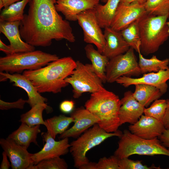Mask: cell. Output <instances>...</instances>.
Segmentation results:
<instances>
[{"label": "cell", "instance_id": "obj_1", "mask_svg": "<svg viewBox=\"0 0 169 169\" xmlns=\"http://www.w3.org/2000/svg\"><path fill=\"white\" fill-rule=\"evenodd\" d=\"M56 0H30L28 13L21 21L19 31L26 43L34 46H50L53 40L75 41L69 23L55 7Z\"/></svg>", "mask_w": 169, "mask_h": 169}, {"label": "cell", "instance_id": "obj_2", "mask_svg": "<svg viewBox=\"0 0 169 169\" xmlns=\"http://www.w3.org/2000/svg\"><path fill=\"white\" fill-rule=\"evenodd\" d=\"M76 62L71 57H64L34 70H27L23 74L28 79L39 93L61 92L69 84L65 80L72 73Z\"/></svg>", "mask_w": 169, "mask_h": 169}, {"label": "cell", "instance_id": "obj_3", "mask_svg": "<svg viewBox=\"0 0 169 169\" xmlns=\"http://www.w3.org/2000/svg\"><path fill=\"white\" fill-rule=\"evenodd\" d=\"M118 96L105 89L91 94L85 108L99 119L98 125L107 132L117 131L120 125Z\"/></svg>", "mask_w": 169, "mask_h": 169}, {"label": "cell", "instance_id": "obj_4", "mask_svg": "<svg viewBox=\"0 0 169 169\" xmlns=\"http://www.w3.org/2000/svg\"><path fill=\"white\" fill-rule=\"evenodd\" d=\"M169 15L155 16L146 13L139 19L141 52L144 55L154 53L169 37L167 24Z\"/></svg>", "mask_w": 169, "mask_h": 169}, {"label": "cell", "instance_id": "obj_5", "mask_svg": "<svg viewBox=\"0 0 169 169\" xmlns=\"http://www.w3.org/2000/svg\"><path fill=\"white\" fill-rule=\"evenodd\" d=\"M120 138L118 148L114 154L120 159L134 154L163 155L169 156V150L161 144L157 137L146 139L125 130Z\"/></svg>", "mask_w": 169, "mask_h": 169}, {"label": "cell", "instance_id": "obj_6", "mask_svg": "<svg viewBox=\"0 0 169 169\" xmlns=\"http://www.w3.org/2000/svg\"><path fill=\"white\" fill-rule=\"evenodd\" d=\"M59 58L55 54L40 50L14 53L0 57V71L13 74L36 70Z\"/></svg>", "mask_w": 169, "mask_h": 169}, {"label": "cell", "instance_id": "obj_7", "mask_svg": "<svg viewBox=\"0 0 169 169\" xmlns=\"http://www.w3.org/2000/svg\"><path fill=\"white\" fill-rule=\"evenodd\" d=\"M122 134L118 130L114 132H107L98 124H95L70 143L69 151L73 159L74 166L79 169L89 162L86 155L91 149L109 138L115 136L120 137Z\"/></svg>", "mask_w": 169, "mask_h": 169}, {"label": "cell", "instance_id": "obj_8", "mask_svg": "<svg viewBox=\"0 0 169 169\" xmlns=\"http://www.w3.org/2000/svg\"><path fill=\"white\" fill-rule=\"evenodd\" d=\"M76 62L75 68L65 79L66 83L71 85L74 98H79L85 93H92L105 89L91 64H84L79 61Z\"/></svg>", "mask_w": 169, "mask_h": 169}, {"label": "cell", "instance_id": "obj_9", "mask_svg": "<svg viewBox=\"0 0 169 169\" xmlns=\"http://www.w3.org/2000/svg\"><path fill=\"white\" fill-rule=\"evenodd\" d=\"M141 74L134 49L130 47L125 53L110 59L106 68V82L112 83L122 76H138Z\"/></svg>", "mask_w": 169, "mask_h": 169}, {"label": "cell", "instance_id": "obj_10", "mask_svg": "<svg viewBox=\"0 0 169 169\" xmlns=\"http://www.w3.org/2000/svg\"><path fill=\"white\" fill-rule=\"evenodd\" d=\"M77 21L83 29L84 42L95 45L97 50L102 54L106 40L96 19L94 8L79 13L77 16Z\"/></svg>", "mask_w": 169, "mask_h": 169}, {"label": "cell", "instance_id": "obj_11", "mask_svg": "<svg viewBox=\"0 0 169 169\" xmlns=\"http://www.w3.org/2000/svg\"><path fill=\"white\" fill-rule=\"evenodd\" d=\"M0 145L6 154L12 169H31L34 165L31 158L32 154L27 149L7 138L0 139Z\"/></svg>", "mask_w": 169, "mask_h": 169}, {"label": "cell", "instance_id": "obj_12", "mask_svg": "<svg viewBox=\"0 0 169 169\" xmlns=\"http://www.w3.org/2000/svg\"><path fill=\"white\" fill-rule=\"evenodd\" d=\"M146 13L144 5L137 2L120 3L110 27L120 31Z\"/></svg>", "mask_w": 169, "mask_h": 169}, {"label": "cell", "instance_id": "obj_13", "mask_svg": "<svg viewBox=\"0 0 169 169\" xmlns=\"http://www.w3.org/2000/svg\"><path fill=\"white\" fill-rule=\"evenodd\" d=\"M41 135L45 143L40 151L32 154L31 158L34 165L44 160L64 155L69 151V138L57 141L47 131L42 132Z\"/></svg>", "mask_w": 169, "mask_h": 169}, {"label": "cell", "instance_id": "obj_14", "mask_svg": "<svg viewBox=\"0 0 169 169\" xmlns=\"http://www.w3.org/2000/svg\"><path fill=\"white\" fill-rule=\"evenodd\" d=\"M169 80V68L161 70L157 72L144 74L140 78H133L123 76L117 79L115 82L125 87L132 85L144 84L153 86L158 88L162 94L167 91L168 85L166 81Z\"/></svg>", "mask_w": 169, "mask_h": 169}, {"label": "cell", "instance_id": "obj_15", "mask_svg": "<svg viewBox=\"0 0 169 169\" xmlns=\"http://www.w3.org/2000/svg\"><path fill=\"white\" fill-rule=\"evenodd\" d=\"M70 116L74 119V125L60 135V139L70 137L77 138L89 128L97 124L99 121L97 117L83 107L74 110Z\"/></svg>", "mask_w": 169, "mask_h": 169}, {"label": "cell", "instance_id": "obj_16", "mask_svg": "<svg viewBox=\"0 0 169 169\" xmlns=\"http://www.w3.org/2000/svg\"><path fill=\"white\" fill-rule=\"evenodd\" d=\"M165 129L161 120L145 115H142L136 123L129 126L133 134L149 140L159 137Z\"/></svg>", "mask_w": 169, "mask_h": 169}, {"label": "cell", "instance_id": "obj_17", "mask_svg": "<svg viewBox=\"0 0 169 169\" xmlns=\"http://www.w3.org/2000/svg\"><path fill=\"white\" fill-rule=\"evenodd\" d=\"M0 81L9 79L10 82L14 83V86L21 88L26 91L28 97V103L31 107L38 104L47 105L45 102L47 99L40 94L30 80L23 74L0 72Z\"/></svg>", "mask_w": 169, "mask_h": 169}, {"label": "cell", "instance_id": "obj_18", "mask_svg": "<svg viewBox=\"0 0 169 169\" xmlns=\"http://www.w3.org/2000/svg\"><path fill=\"white\" fill-rule=\"evenodd\" d=\"M120 102L119 115L120 125L126 123L132 124L136 123L144 113L145 107L134 98L131 91L124 93Z\"/></svg>", "mask_w": 169, "mask_h": 169}, {"label": "cell", "instance_id": "obj_19", "mask_svg": "<svg viewBox=\"0 0 169 169\" xmlns=\"http://www.w3.org/2000/svg\"><path fill=\"white\" fill-rule=\"evenodd\" d=\"M20 21L7 22L0 21V32L9 40L13 53L35 50V47L23 41L19 31Z\"/></svg>", "mask_w": 169, "mask_h": 169}, {"label": "cell", "instance_id": "obj_20", "mask_svg": "<svg viewBox=\"0 0 169 169\" xmlns=\"http://www.w3.org/2000/svg\"><path fill=\"white\" fill-rule=\"evenodd\" d=\"M99 2L100 0H56L55 6L57 11L61 13L66 20L75 21L79 13L94 8Z\"/></svg>", "mask_w": 169, "mask_h": 169}, {"label": "cell", "instance_id": "obj_21", "mask_svg": "<svg viewBox=\"0 0 169 169\" xmlns=\"http://www.w3.org/2000/svg\"><path fill=\"white\" fill-rule=\"evenodd\" d=\"M104 35L106 45L102 54L109 59L126 52L130 48L120 31L110 27L105 28Z\"/></svg>", "mask_w": 169, "mask_h": 169}, {"label": "cell", "instance_id": "obj_22", "mask_svg": "<svg viewBox=\"0 0 169 169\" xmlns=\"http://www.w3.org/2000/svg\"><path fill=\"white\" fill-rule=\"evenodd\" d=\"M40 125L31 127L21 123L18 128L10 134L7 138L27 149L32 143L38 145L37 139L38 134L41 132Z\"/></svg>", "mask_w": 169, "mask_h": 169}, {"label": "cell", "instance_id": "obj_23", "mask_svg": "<svg viewBox=\"0 0 169 169\" xmlns=\"http://www.w3.org/2000/svg\"><path fill=\"white\" fill-rule=\"evenodd\" d=\"M86 57L91 61L94 72L103 83L106 82V68L110 59L95 49L91 44L84 47Z\"/></svg>", "mask_w": 169, "mask_h": 169}, {"label": "cell", "instance_id": "obj_24", "mask_svg": "<svg viewBox=\"0 0 169 169\" xmlns=\"http://www.w3.org/2000/svg\"><path fill=\"white\" fill-rule=\"evenodd\" d=\"M120 0H107L104 5L100 3L94 8L97 22L102 28L110 26Z\"/></svg>", "mask_w": 169, "mask_h": 169}, {"label": "cell", "instance_id": "obj_25", "mask_svg": "<svg viewBox=\"0 0 169 169\" xmlns=\"http://www.w3.org/2000/svg\"><path fill=\"white\" fill-rule=\"evenodd\" d=\"M135 90L133 95L134 98L145 107L158 99L163 95L156 87L144 84L135 85Z\"/></svg>", "mask_w": 169, "mask_h": 169}, {"label": "cell", "instance_id": "obj_26", "mask_svg": "<svg viewBox=\"0 0 169 169\" xmlns=\"http://www.w3.org/2000/svg\"><path fill=\"white\" fill-rule=\"evenodd\" d=\"M74 121L72 117L60 115L45 120L44 125L46 127L47 132L55 139L58 135L62 134L67 130L69 125Z\"/></svg>", "mask_w": 169, "mask_h": 169}, {"label": "cell", "instance_id": "obj_27", "mask_svg": "<svg viewBox=\"0 0 169 169\" xmlns=\"http://www.w3.org/2000/svg\"><path fill=\"white\" fill-rule=\"evenodd\" d=\"M46 110L47 113L51 112L52 108L47 105L38 104L31 107V109L21 115L19 121L24 123L30 126L43 125H44V120L43 117V113Z\"/></svg>", "mask_w": 169, "mask_h": 169}, {"label": "cell", "instance_id": "obj_28", "mask_svg": "<svg viewBox=\"0 0 169 169\" xmlns=\"http://www.w3.org/2000/svg\"><path fill=\"white\" fill-rule=\"evenodd\" d=\"M30 0H21L3 8L0 14V21L7 22L21 21L24 17V10Z\"/></svg>", "mask_w": 169, "mask_h": 169}, {"label": "cell", "instance_id": "obj_29", "mask_svg": "<svg viewBox=\"0 0 169 169\" xmlns=\"http://www.w3.org/2000/svg\"><path fill=\"white\" fill-rule=\"evenodd\" d=\"M139 54V65L142 74L152 72H157L161 70H166L169 68V59L163 60L158 59L156 55H153L150 59L144 58L141 52Z\"/></svg>", "mask_w": 169, "mask_h": 169}, {"label": "cell", "instance_id": "obj_30", "mask_svg": "<svg viewBox=\"0 0 169 169\" xmlns=\"http://www.w3.org/2000/svg\"><path fill=\"white\" fill-rule=\"evenodd\" d=\"M139 19L120 31L124 38L130 47L138 53L141 52V44L138 26Z\"/></svg>", "mask_w": 169, "mask_h": 169}, {"label": "cell", "instance_id": "obj_31", "mask_svg": "<svg viewBox=\"0 0 169 169\" xmlns=\"http://www.w3.org/2000/svg\"><path fill=\"white\" fill-rule=\"evenodd\" d=\"M146 13L155 16L169 14V0H147L144 4Z\"/></svg>", "mask_w": 169, "mask_h": 169}, {"label": "cell", "instance_id": "obj_32", "mask_svg": "<svg viewBox=\"0 0 169 169\" xmlns=\"http://www.w3.org/2000/svg\"><path fill=\"white\" fill-rule=\"evenodd\" d=\"M166 106V100L157 99L154 101L149 107L145 108L144 113L145 115L162 121L165 113Z\"/></svg>", "mask_w": 169, "mask_h": 169}, {"label": "cell", "instance_id": "obj_33", "mask_svg": "<svg viewBox=\"0 0 169 169\" xmlns=\"http://www.w3.org/2000/svg\"><path fill=\"white\" fill-rule=\"evenodd\" d=\"M68 165L64 159L60 157L42 160L34 165L31 169H67Z\"/></svg>", "mask_w": 169, "mask_h": 169}, {"label": "cell", "instance_id": "obj_34", "mask_svg": "<svg viewBox=\"0 0 169 169\" xmlns=\"http://www.w3.org/2000/svg\"><path fill=\"white\" fill-rule=\"evenodd\" d=\"M141 161H134L125 157L120 159L119 165L120 169H161L160 167L155 166L154 165L148 166L141 163Z\"/></svg>", "mask_w": 169, "mask_h": 169}, {"label": "cell", "instance_id": "obj_35", "mask_svg": "<svg viewBox=\"0 0 169 169\" xmlns=\"http://www.w3.org/2000/svg\"><path fill=\"white\" fill-rule=\"evenodd\" d=\"M120 159L115 155L107 158H100L97 163V169H120Z\"/></svg>", "mask_w": 169, "mask_h": 169}, {"label": "cell", "instance_id": "obj_36", "mask_svg": "<svg viewBox=\"0 0 169 169\" xmlns=\"http://www.w3.org/2000/svg\"><path fill=\"white\" fill-rule=\"evenodd\" d=\"M28 100L20 98L13 102H7L0 100V109L2 110H8L12 109H23L25 104L28 103Z\"/></svg>", "mask_w": 169, "mask_h": 169}, {"label": "cell", "instance_id": "obj_37", "mask_svg": "<svg viewBox=\"0 0 169 169\" xmlns=\"http://www.w3.org/2000/svg\"><path fill=\"white\" fill-rule=\"evenodd\" d=\"M75 103L72 100H65L60 104L59 106L60 111L65 114L71 113L73 110Z\"/></svg>", "mask_w": 169, "mask_h": 169}, {"label": "cell", "instance_id": "obj_38", "mask_svg": "<svg viewBox=\"0 0 169 169\" xmlns=\"http://www.w3.org/2000/svg\"><path fill=\"white\" fill-rule=\"evenodd\" d=\"M159 137L161 144L169 150V129H165Z\"/></svg>", "mask_w": 169, "mask_h": 169}, {"label": "cell", "instance_id": "obj_39", "mask_svg": "<svg viewBox=\"0 0 169 169\" xmlns=\"http://www.w3.org/2000/svg\"><path fill=\"white\" fill-rule=\"evenodd\" d=\"M167 106L164 115L162 120L165 129H169V99L166 100Z\"/></svg>", "mask_w": 169, "mask_h": 169}, {"label": "cell", "instance_id": "obj_40", "mask_svg": "<svg viewBox=\"0 0 169 169\" xmlns=\"http://www.w3.org/2000/svg\"><path fill=\"white\" fill-rule=\"evenodd\" d=\"M3 159L0 165V169H8L11 166V164L8 159V156L4 151L2 153Z\"/></svg>", "mask_w": 169, "mask_h": 169}, {"label": "cell", "instance_id": "obj_41", "mask_svg": "<svg viewBox=\"0 0 169 169\" xmlns=\"http://www.w3.org/2000/svg\"><path fill=\"white\" fill-rule=\"evenodd\" d=\"M0 50L5 53L7 55L13 54V50L9 46L6 45L1 39H0Z\"/></svg>", "mask_w": 169, "mask_h": 169}, {"label": "cell", "instance_id": "obj_42", "mask_svg": "<svg viewBox=\"0 0 169 169\" xmlns=\"http://www.w3.org/2000/svg\"><path fill=\"white\" fill-rule=\"evenodd\" d=\"M21 0H0V9Z\"/></svg>", "mask_w": 169, "mask_h": 169}, {"label": "cell", "instance_id": "obj_43", "mask_svg": "<svg viewBox=\"0 0 169 169\" xmlns=\"http://www.w3.org/2000/svg\"><path fill=\"white\" fill-rule=\"evenodd\" d=\"M97 163L89 162L87 164L81 166L79 169H97Z\"/></svg>", "mask_w": 169, "mask_h": 169}, {"label": "cell", "instance_id": "obj_44", "mask_svg": "<svg viewBox=\"0 0 169 169\" xmlns=\"http://www.w3.org/2000/svg\"><path fill=\"white\" fill-rule=\"evenodd\" d=\"M147 0H120V3L130 4L134 2H137L139 3L144 5Z\"/></svg>", "mask_w": 169, "mask_h": 169}, {"label": "cell", "instance_id": "obj_45", "mask_svg": "<svg viewBox=\"0 0 169 169\" xmlns=\"http://www.w3.org/2000/svg\"><path fill=\"white\" fill-rule=\"evenodd\" d=\"M167 24L168 26V27H169V29H168V32L169 33V21H167Z\"/></svg>", "mask_w": 169, "mask_h": 169}, {"label": "cell", "instance_id": "obj_46", "mask_svg": "<svg viewBox=\"0 0 169 169\" xmlns=\"http://www.w3.org/2000/svg\"><path fill=\"white\" fill-rule=\"evenodd\" d=\"M101 0L102 1V2L105 3H106L107 1V0Z\"/></svg>", "mask_w": 169, "mask_h": 169}, {"label": "cell", "instance_id": "obj_47", "mask_svg": "<svg viewBox=\"0 0 169 169\" xmlns=\"http://www.w3.org/2000/svg\"><path fill=\"white\" fill-rule=\"evenodd\" d=\"M168 19L169 20V14L168 17Z\"/></svg>", "mask_w": 169, "mask_h": 169}, {"label": "cell", "instance_id": "obj_48", "mask_svg": "<svg viewBox=\"0 0 169 169\" xmlns=\"http://www.w3.org/2000/svg\"><path fill=\"white\" fill-rule=\"evenodd\" d=\"M168 169H169V168H168Z\"/></svg>", "mask_w": 169, "mask_h": 169}, {"label": "cell", "instance_id": "obj_49", "mask_svg": "<svg viewBox=\"0 0 169 169\" xmlns=\"http://www.w3.org/2000/svg\"></svg>", "mask_w": 169, "mask_h": 169}]
</instances>
